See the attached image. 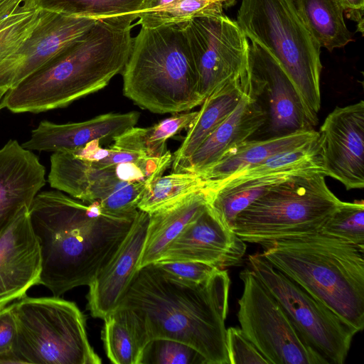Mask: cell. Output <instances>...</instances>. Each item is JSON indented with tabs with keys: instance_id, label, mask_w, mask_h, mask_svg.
<instances>
[{
	"instance_id": "obj_37",
	"label": "cell",
	"mask_w": 364,
	"mask_h": 364,
	"mask_svg": "<svg viewBox=\"0 0 364 364\" xmlns=\"http://www.w3.org/2000/svg\"><path fill=\"white\" fill-rule=\"evenodd\" d=\"M16 341L17 326L11 304L0 310V363H19Z\"/></svg>"
},
{
	"instance_id": "obj_7",
	"label": "cell",
	"mask_w": 364,
	"mask_h": 364,
	"mask_svg": "<svg viewBox=\"0 0 364 364\" xmlns=\"http://www.w3.org/2000/svg\"><path fill=\"white\" fill-rule=\"evenodd\" d=\"M325 177L311 172L277 183L237 216L232 230L260 245L320 232L342 203Z\"/></svg>"
},
{
	"instance_id": "obj_34",
	"label": "cell",
	"mask_w": 364,
	"mask_h": 364,
	"mask_svg": "<svg viewBox=\"0 0 364 364\" xmlns=\"http://www.w3.org/2000/svg\"><path fill=\"white\" fill-rule=\"evenodd\" d=\"M139 364H208L195 348L169 338H154L144 347Z\"/></svg>"
},
{
	"instance_id": "obj_28",
	"label": "cell",
	"mask_w": 364,
	"mask_h": 364,
	"mask_svg": "<svg viewBox=\"0 0 364 364\" xmlns=\"http://www.w3.org/2000/svg\"><path fill=\"white\" fill-rule=\"evenodd\" d=\"M197 114L198 111L176 114L151 127H133L120 136V145L125 150L148 156H163L168 151L166 147L168 139L189 128Z\"/></svg>"
},
{
	"instance_id": "obj_12",
	"label": "cell",
	"mask_w": 364,
	"mask_h": 364,
	"mask_svg": "<svg viewBox=\"0 0 364 364\" xmlns=\"http://www.w3.org/2000/svg\"><path fill=\"white\" fill-rule=\"evenodd\" d=\"M247 91L266 114L265 138L311 129L299 95L277 60L257 43L249 42Z\"/></svg>"
},
{
	"instance_id": "obj_9",
	"label": "cell",
	"mask_w": 364,
	"mask_h": 364,
	"mask_svg": "<svg viewBox=\"0 0 364 364\" xmlns=\"http://www.w3.org/2000/svg\"><path fill=\"white\" fill-rule=\"evenodd\" d=\"M248 266L325 364H343L356 330L272 266L261 253L249 255Z\"/></svg>"
},
{
	"instance_id": "obj_25",
	"label": "cell",
	"mask_w": 364,
	"mask_h": 364,
	"mask_svg": "<svg viewBox=\"0 0 364 364\" xmlns=\"http://www.w3.org/2000/svg\"><path fill=\"white\" fill-rule=\"evenodd\" d=\"M311 172L323 173V171L321 168L296 169L252 178L231 186L207 188V206L224 225L232 230L237 216L271 187L294 176Z\"/></svg>"
},
{
	"instance_id": "obj_30",
	"label": "cell",
	"mask_w": 364,
	"mask_h": 364,
	"mask_svg": "<svg viewBox=\"0 0 364 364\" xmlns=\"http://www.w3.org/2000/svg\"><path fill=\"white\" fill-rule=\"evenodd\" d=\"M210 182L196 173L172 172L158 178L149 188L138 209L150 213L193 193L206 188Z\"/></svg>"
},
{
	"instance_id": "obj_16",
	"label": "cell",
	"mask_w": 364,
	"mask_h": 364,
	"mask_svg": "<svg viewBox=\"0 0 364 364\" xmlns=\"http://www.w3.org/2000/svg\"><path fill=\"white\" fill-rule=\"evenodd\" d=\"M28 210L23 208L0 238V310L40 284L41 252Z\"/></svg>"
},
{
	"instance_id": "obj_26",
	"label": "cell",
	"mask_w": 364,
	"mask_h": 364,
	"mask_svg": "<svg viewBox=\"0 0 364 364\" xmlns=\"http://www.w3.org/2000/svg\"><path fill=\"white\" fill-rule=\"evenodd\" d=\"M103 320L101 338L109 360L114 364H139L149 342L141 320L132 309L122 306Z\"/></svg>"
},
{
	"instance_id": "obj_22",
	"label": "cell",
	"mask_w": 364,
	"mask_h": 364,
	"mask_svg": "<svg viewBox=\"0 0 364 364\" xmlns=\"http://www.w3.org/2000/svg\"><path fill=\"white\" fill-rule=\"evenodd\" d=\"M207 200L206 188L149 213L139 269L160 259L170 243L206 208Z\"/></svg>"
},
{
	"instance_id": "obj_23",
	"label": "cell",
	"mask_w": 364,
	"mask_h": 364,
	"mask_svg": "<svg viewBox=\"0 0 364 364\" xmlns=\"http://www.w3.org/2000/svg\"><path fill=\"white\" fill-rule=\"evenodd\" d=\"M318 136V132L311 129L261 139H247L231 146L214 164L198 174L206 181H220L272 156L303 146Z\"/></svg>"
},
{
	"instance_id": "obj_5",
	"label": "cell",
	"mask_w": 364,
	"mask_h": 364,
	"mask_svg": "<svg viewBox=\"0 0 364 364\" xmlns=\"http://www.w3.org/2000/svg\"><path fill=\"white\" fill-rule=\"evenodd\" d=\"M184 23L141 26L122 73L123 93L142 109L178 113L200 105L196 68Z\"/></svg>"
},
{
	"instance_id": "obj_38",
	"label": "cell",
	"mask_w": 364,
	"mask_h": 364,
	"mask_svg": "<svg viewBox=\"0 0 364 364\" xmlns=\"http://www.w3.org/2000/svg\"><path fill=\"white\" fill-rule=\"evenodd\" d=\"M154 264L171 274L195 283L206 280L219 269L204 262L195 261L164 262Z\"/></svg>"
},
{
	"instance_id": "obj_39",
	"label": "cell",
	"mask_w": 364,
	"mask_h": 364,
	"mask_svg": "<svg viewBox=\"0 0 364 364\" xmlns=\"http://www.w3.org/2000/svg\"><path fill=\"white\" fill-rule=\"evenodd\" d=\"M344 12H348L352 19L358 23V28L363 33L364 0H339Z\"/></svg>"
},
{
	"instance_id": "obj_14",
	"label": "cell",
	"mask_w": 364,
	"mask_h": 364,
	"mask_svg": "<svg viewBox=\"0 0 364 364\" xmlns=\"http://www.w3.org/2000/svg\"><path fill=\"white\" fill-rule=\"evenodd\" d=\"M41 9L31 33L0 62V89L6 90L38 70L97 21Z\"/></svg>"
},
{
	"instance_id": "obj_11",
	"label": "cell",
	"mask_w": 364,
	"mask_h": 364,
	"mask_svg": "<svg viewBox=\"0 0 364 364\" xmlns=\"http://www.w3.org/2000/svg\"><path fill=\"white\" fill-rule=\"evenodd\" d=\"M205 100L247 73L249 40L236 21L222 14L195 17L183 25Z\"/></svg>"
},
{
	"instance_id": "obj_31",
	"label": "cell",
	"mask_w": 364,
	"mask_h": 364,
	"mask_svg": "<svg viewBox=\"0 0 364 364\" xmlns=\"http://www.w3.org/2000/svg\"><path fill=\"white\" fill-rule=\"evenodd\" d=\"M145 2L146 0H38L42 9L97 19L132 14L139 16Z\"/></svg>"
},
{
	"instance_id": "obj_24",
	"label": "cell",
	"mask_w": 364,
	"mask_h": 364,
	"mask_svg": "<svg viewBox=\"0 0 364 364\" xmlns=\"http://www.w3.org/2000/svg\"><path fill=\"white\" fill-rule=\"evenodd\" d=\"M247 80L246 73L204 100L183 143L172 156V172H179L184 162L236 108L245 92Z\"/></svg>"
},
{
	"instance_id": "obj_8",
	"label": "cell",
	"mask_w": 364,
	"mask_h": 364,
	"mask_svg": "<svg viewBox=\"0 0 364 364\" xmlns=\"http://www.w3.org/2000/svg\"><path fill=\"white\" fill-rule=\"evenodd\" d=\"M19 363L100 364L91 346L84 314L73 301L25 296L12 303Z\"/></svg>"
},
{
	"instance_id": "obj_3",
	"label": "cell",
	"mask_w": 364,
	"mask_h": 364,
	"mask_svg": "<svg viewBox=\"0 0 364 364\" xmlns=\"http://www.w3.org/2000/svg\"><path fill=\"white\" fill-rule=\"evenodd\" d=\"M138 15L97 19L44 65L7 90L0 109L39 113L69 105L106 87L122 73Z\"/></svg>"
},
{
	"instance_id": "obj_35",
	"label": "cell",
	"mask_w": 364,
	"mask_h": 364,
	"mask_svg": "<svg viewBox=\"0 0 364 364\" xmlns=\"http://www.w3.org/2000/svg\"><path fill=\"white\" fill-rule=\"evenodd\" d=\"M150 186L146 181L127 182L117 179L97 203L102 210L109 215L135 217L139 210V203Z\"/></svg>"
},
{
	"instance_id": "obj_10",
	"label": "cell",
	"mask_w": 364,
	"mask_h": 364,
	"mask_svg": "<svg viewBox=\"0 0 364 364\" xmlns=\"http://www.w3.org/2000/svg\"><path fill=\"white\" fill-rule=\"evenodd\" d=\"M239 276L243 284L238 300L240 328L269 364H325L255 272L248 267Z\"/></svg>"
},
{
	"instance_id": "obj_21",
	"label": "cell",
	"mask_w": 364,
	"mask_h": 364,
	"mask_svg": "<svg viewBox=\"0 0 364 364\" xmlns=\"http://www.w3.org/2000/svg\"><path fill=\"white\" fill-rule=\"evenodd\" d=\"M117 179L113 167H99L71 151L54 152L50 156V187L82 201H99Z\"/></svg>"
},
{
	"instance_id": "obj_33",
	"label": "cell",
	"mask_w": 364,
	"mask_h": 364,
	"mask_svg": "<svg viewBox=\"0 0 364 364\" xmlns=\"http://www.w3.org/2000/svg\"><path fill=\"white\" fill-rule=\"evenodd\" d=\"M320 232L364 246V201H342Z\"/></svg>"
},
{
	"instance_id": "obj_18",
	"label": "cell",
	"mask_w": 364,
	"mask_h": 364,
	"mask_svg": "<svg viewBox=\"0 0 364 364\" xmlns=\"http://www.w3.org/2000/svg\"><path fill=\"white\" fill-rule=\"evenodd\" d=\"M46 183L45 167L32 151L12 139L0 149V238Z\"/></svg>"
},
{
	"instance_id": "obj_4",
	"label": "cell",
	"mask_w": 364,
	"mask_h": 364,
	"mask_svg": "<svg viewBox=\"0 0 364 364\" xmlns=\"http://www.w3.org/2000/svg\"><path fill=\"white\" fill-rule=\"evenodd\" d=\"M276 269L359 332L364 327V246L318 232L261 245Z\"/></svg>"
},
{
	"instance_id": "obj_2",
	"label": "cell",
	"mask_w": 364,
	"mask_h": 364,
	"mask_svg": "<svg viewBox=\"0 0 364 364\" xmlns=\"http://www.w3.org/2000/svg\"><path fill=\"white\" fill-rule=\"evenodd\" d=\"M230 285L225 269L195 283L152 263L136 272L119 306L138 316L149 341L176 340L198 350L208 364H229L225 322Z\"/></svg>"
},
{
	"instance_id": "obj_32",
	"label": "cell",
	"mask_w": 364,
	"mask_h": 364,
	"mask_svg": "<svg viewBox=\"0 0 364 364\" xmlns=\"http://www.w3.org/2000/svg\"><path fill=\"white\" fill-rule=\"evenodd\" d=\"M225 4L218 0H173L164 5L139 14L135 25L156 27L180 23L203 15L222 14Z\"/></svg>"
},
{
	"instance_id": "obj_41",
	"label": "cell",
	"mask_w": 364,
	"mask_h": 364,
	"mask_svg": "<svg viewBox=\"0 0 364 364\" xmlns=\"http://www.w3.org/2000/svg\"><path fill=\"white\" fill-rule=\"evenodd\" d=\"M218 1H222L223 3L225 4V6H228L230 3V1H232L234 0H218Z\"/></svg>"
},
{
	"instance_id": "obj_13",
	"label": "cell",
	"mask_w": 364,
	"mask_h": 364,
	"mask_svg": "<svg viewBox=\"0 0 364 364\" xmlns=\"http://www.w3.org/2000/svg\"><path fill=\"white\" fill-rule=\"evenodd\" d=\"M325 176L346 190L364 187V102L336 107L318 131Z\"/></svg>"
},
{
	"instance_id": "obj_27",
	"label": "cell",
	"mask_w": 364,
	"mask_h": 364,
	"mask_svg": "<svg viewBox=\"0 0 364 364\" xmlns=\"http://www.w3.org/2000/svg\"><path fill=\"white\" fill-rule=\"evenodd\" d=\"M304 24L319 45L331 52L353 41L339 0H293Z\"/></svg>"
},
{
	"instance_id": "obj_40",
	"label": "cell",
	"mask_w": 364,
	"mask_h": 364,
	"mask_svg": "<svg viewBox=\"0 0 364 364\" xmlns=\"http://www.w3.org/2000/svg\"><path fill=\"white\" fill-rule=\"evenodd\" d=\"M6 92H7L6 90L0 89V103H1V101L2 98L4 97V95L6 94Z\"/></svg>"
},
{
	"instance_id": "obj_20",
	"label": "cell",
	"mask_w": 364,
	"mask_h": 364,
	"mask_svg": "<svg viewBox=\"0 0 364 364\" xmlns=\"http://www.w3.org/2000/svg\"><path fill=\"white\" fill-rule=\"evenodd\" d=\"M265 122L264 109L247 93L246 87L236 108L184 162L179 172L200 173L214 164L231 146L250 139Z\"/></svg>"
},
{
	"instance_id": "obj_19",
	"label": "cell",
	"mask_w": 364,
	"mask_h": 364,
	"mask_svg": "<svg viewBox=\"0 0 364 364\" xmlns=\"http://www.w3.org/2000/svg\"><path fill=\"white\" fill-rule=\"evenodd\" d=\"M138 112L107 113L80 122L56 124L41 121L22 146L31 151H74L88 142L114 139L134 127Z\"/></svg>"
},
{
	"instance_id": "obj_36",
	"label": "cell",
	"mask_w": 364,
	"mask_h": 364,
	"mask_svg": "<svg viewBox=\"0 0 364 364\" xmlns=\"http://www.w3.org/2000/svg\"><path fill=\"white\" fill-rule=\"evenodd\" d=\"M226 348L229 364H269L240 328H227Z\"/></svg>"
},
{
	"instance_id": "obj_6",
	"label": "cell",
	"mask_w": 364,
	"mask_h": 364,
	"mask_svg": "<svg viewBox=\"0 0 364 364\" xmlns=\"http://www.w3.org/2000/svg\"><path fill=\"white\" fill-rule=\"evenodd\" d=\"M240 28L281 65L294 84L314 127L321 109V47L299 16L293 0H242Z\"/></svg>"
},
{
	"instance_id": "obj_15",
	"label": "cell",
	"mask_w": 364,
	"mask_h": 364,
	"mask_svg": "<svg viewBox=\"0 0 364 364\" xmlns=\"http://www.w3.org/2000/svg\"><path fill=\"white\" fill-rule=\"evenodd\" d=\"M246 249L245 242L224 225L206 205L156 262L195 261L225 269L240 264Z\"/></svg>"
},
{
	"instance_id": "obj_29",
	"label": "cell",
	"mask_w": 364,
	"mask_h": 364,
	"mask_svg": "<svg viewBox=\"0 0 364 364\" xmlns=\"http://www.w3.org/2000/svg\"><path fill=\"white\" fill-rule=\"evenodd\" d=\"M40 11L38 0H0V62L29 36Z\"/></svg>"
},
{
	"instance_id": "obj_17",
	"label": "cell",
	"mask_w": 364,
	"mask_h": 364,
	"mask_svg": "<svg viewBox=\"0 0 364 364\" xmlns=\"http://www.w3.org/2000/svg\"><path fill=\"white\" fill-rule=\"evenodd\" d=\"M149 220L148 212L138 210L127 236L88 285L87 307L92 316L103 319L120 305L139 269Z\"/></svg>"
},
{
	"instance_id": "obj_1",
	"label": "cell",
	"mask_w": 364,
	"mask_h": 364,
	"mask_svg": "<svg viewBox=\"0 0 364 364\" xmlns=\"http://www.w3.org/2000/svg\"><path fill=\"white\" fill-rule=\"evenodd\" d=\"M28 214L41 252L40 284L54 296L88 286L136 217L109 215L97 202L86 203L58 190L38 193Z\"/></svg>"
}]
</instances>
